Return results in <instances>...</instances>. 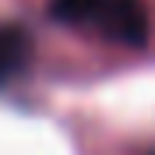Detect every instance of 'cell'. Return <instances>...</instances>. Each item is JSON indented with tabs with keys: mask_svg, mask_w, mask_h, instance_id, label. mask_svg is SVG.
<instances>
[{
	"mask_svg": "<svg viewBox=\"0 0 155 155\" xmlns=\"http://www.w3.org/2000/svg\"><path fill=\"white\" fill-rule=\"evenodd\" d=\"M49 14L74 28H95L124 46H145L148 39V11L141 0H49Z\"/></svg>",
	"mask_w": 155,
	"mask_h": 155,
	"instance_id": "1",
	"label": "cell"
},
{
	"mask_svg": "<svg viewBox=\"0 0 155 155\" xmlns=\"http://www.w3.org/2000/svg\"><path fill=\"white\" fill-rule=\"evenodd\" d=\"M32 60V35L21 25H0V88L11 85Z\"/></svg>",
	"mask_w": 155,
	"mask_h": 155,
	"instance_id": "2",
	"label": "cell"
}]
</instances>
